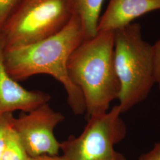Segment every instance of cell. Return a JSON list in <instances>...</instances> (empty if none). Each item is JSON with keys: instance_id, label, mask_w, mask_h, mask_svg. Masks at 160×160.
<instances>
[{"instance_id": "1", "label": "cell", "mask_w": 160, "mask_h": 160, "mask_svg": "<svg viewBox=\"0 0 160 160\" xmlns=\"http://www.w3.org/2000/svg\"><path fill=\"white\" fill-rule=\"evenodd\" d=\"M85 40L80 18L74 14L68 24L57 34L26 46L4 49L6 69L16 81L34 75H49L63 86L69 107L76 115L86 112L85 100L67 72L69 57Z\"/></svg>"}, {"instance_id": "2", "label": "cell", "mask_w": 160, "mask_h": 160, "mask_svg": "<svg viewBox=\"0 0 160 160\" xmlns=\"http://www.w3.org/2000/svg\"><path fill=\"white\" fill-rule=\"evenodd\" d=\"M114 45V32H98L83 40L69 57L68 75L83 94L87 119L108 112L111 103L119 97Z\"/></svg>"}, {"instance_id": "3", "label": "cell", "mask_w": 160, "mask_h": 160, "mask_svg": "<svg viewBox=\"0 0 160 160\" xmlns=\"http://www.w3.org/2000/svg\"><path fill=\"white\" fill-rule=\"evenodd\" d=\"M114 33V67L120 84L118 100L123 113L144 101L155 84L153 50L143 39L138 23Z\"/></svg>"}, {"instance_id": "4", "label": "cell", "mask_w": 160, "mask_h": 160, "mask_svg": "<svg viewBox=\"0 0 160 160\" xmlns=\"http://www.w3.org/2000/svg\"><path fill=\"white\" fill-rule=\"evenodd\" d=\"M73 14L68 0H22L0 30L4 48L29 45L57 34Z\"/></svg>"}, {"instance_id": "5", "label": "cell", "mask_w": 160, "mask_h": 160, "mask_svg": "<svg viewBox=\"0 0 160 160\" xmlns=\"http://www.w3.org/2000/svg\"><path fill=\"white\" fill-rule=\"evenodd\" d=\"M119 105L105 113L88 118L84 131L77 137L71 135L60 143L66 160H126L114 149L127 134Z\"/></svg>"}, {"instance_id": "6", "label": "cell", "mask_w": 160, "mask_h": 160, "mask_svg": "<svg viewBox=\"0 0 160 160\" xmlns=\"http://www.w3.org/2000/svg\"><path fill=\"white\" fill-rule=\"evenodd\" d=\"M64 119L63 114L47 103L18 118L13 116L12 125L30 157L58 155L60 142L54 135V129Z\"/></svg>"}, {"instance_id": "7", "label": "cell", "mask_w": 160, "mask_h": 160, "mask_svg": "<svg viewBox=\"0 0 160 160\" xmlns=\"http://www.w3.org/2000/svg\"><path fill=\"white\" fill-rule=\"evenodd\" d=\"M4 41L0 32V117L20 110L29 112L51 99L49 94L24 88L8 73L4 61Z\"/></svg>"}, {"instance_id": "8", "label": "cell", "mask_w": 160, "mask_h": 160, "mask_svg": "<svg viewBox=\"0 0 160 160\" xmlns=\"http://www.w3.org/2000/svg\"><path fill=\"white\" fill-rule=\"evenodd\" d=\"M160 10V0H110L98 24V32H114L138 17Z\"/></svg>"}, {"instance_id": "9", "label": "cell", "mask_w": 160, "mask_h": 160, "mask_svg": "<svg viewBox=\"0 0 160 160\" xmlns=\"http://www.w3.org/2000/svg\"><path fill=\"white\" fill-rule=\"evenodd\" d=\"M74 14L79 17L82 25L85 39L98 33V24L104 0H68Z\"/></svg>"}, {"instance_id": "10", "label": "cell", "mask_w": 160, "mask_h": 160, "mask_svg": "<svg viewBox=\"0 0 160 160\" xmlns=\"http://www.w3.org/2000/svg\"><path fill=\"white\" fill-rule=\"evenodd\" d=\"M29 158L30 157L23 148L11 123L1 160H29Z\"/></svg>"}, {"instance_id": "11", "label": "cell", "mask_w": 160, "mask_h": 160, "mask_svg": "<svg viewBox=\"0 0 160 160\" xmlns=\"http://www.w3.org/2000/svg\"><path fill=\"white\" fill-rule=\"evenodd\" d=\"M22 0H0V30Z\"/></svg>"}, {"instance_id": "12", "label": "cell", "mask_w": 160, "mask_h": 160, "mask_svg": "<svg viewBox=\"0 0 160 160\" xmlns=\"http://www.w3.org/2000/svg\"><path fill=\"white\" fill-rule=\"evenodd\" d=\"M12 117V113L4 114L0 117V160H1L5 149L7 136L11 126Z\"/></svg>"}, {"instance_id": "13", "label": "cell", "mask_w": 160, "mask_h": 160, "mask_svg": "<svg viewBox=\"0 0 160 160\" xmlns=\"http://www.w3.org/2000/svg\"><path fill=\"white\" fill-rule=\"evenodd\" d=\"M155 83L160 90V39L152 45Z\"/></svg>"}, {"instance_id": "14", "label": "cell", "mask_w": 160, "mask_h": 160, "mask_svg": "<svg viewBox=\"0 0 160 160\" xmlns=\"http://www.w3.org/2000/svg\"><path fill=\"white\" fill-rule=\"evenodd\" d=\"M138 160H160V142L155 143L153 148L141 155Z\"/></svg>"}, {"instance_id": "15", "label": "cell", "mask_w": 160, "mask_h": 160, "mask_svg": "<svg viewBox=\"0 0 160 160\" xmlns=\"http://www.w3.org/2000/svg\"><path fill=\"white\" fill-rule=\"evenodd\" d=\"M29 160H66L62 155H42L34 157H30Z\"/></svg>"}]
</instances>
